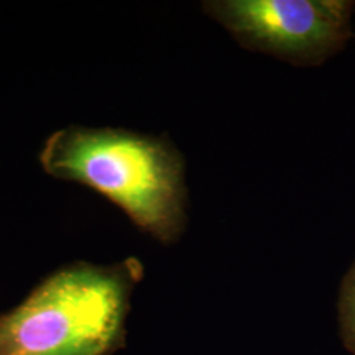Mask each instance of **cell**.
<instances>
[{
	"mask_svg": "<svg viewBox=\"0 0 355 355\" xmlns=\"http://www.w3.org/2000/svg\"><path fill=\"white\" fill-rule=\"evenodd\" d=\"M204 12L242 46L300 66H316L353 37L354 6L345 0H214Z\"/></svg>",
	"mask_w": 355,
	"mask_h": 355,
	"instance_id": "obj_3",
	"label": "cell"
},
{
	"mask_svg": "<svg viewBox=\"0 0 355 355\" xmlns=\"http://www.w3.org/2000/svg\"><path fill=\"white\" fill-rule=\"evenodd\" d=\"M41 164L53 177L101 192L162 243L178 241L186 229L184 164L167 141L117 129L69 128L45 144Z\"/></svg>",
	"mask_w": 355,
	"mask_h": 355,
	"instance_id": "obj_1",
	"label": "cell"
},
{
	"mask_svg": "<svg viewBox=\"0 0 355 355\" xmlns=\"http://www.w3.org/2000/svg\"><path fill=\"white\" fill-rule=\"evenodd\" d=\"M338 322L345 347L350 354L355 355V261L341 283Z\"/></svg>",
	"mask_w": 355,
	"mask_h": 355,
	"instance_id": "obj_4",
	"label": "cell"
},
{
	"mask_svg": "<svg viewBox=\"0 0 355 355\" xmlns=\"http://www.w3.org/2000/svg\"><path fill=\"white\" fill-rule=\"evenodd\" d=\"M136 258L114 266L78 263L40 284L0 318V355H111L125 343Z\"/></svg>",
	"mask_w": 355,
	"mask_h": 355,
	"instance_id": "obj_2",
	"label": "cell"
}]
</instances>
